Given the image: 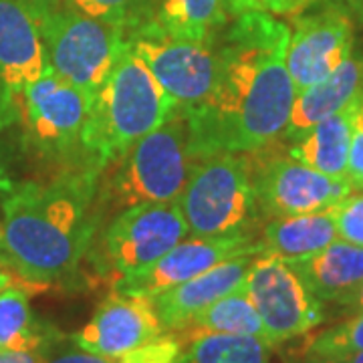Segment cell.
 <instances>
[{"label":"cell","mask_w":363,"mask_h":363,"mask_svg":"<svg viewBox=\"0 0 363 363\" xmlns=\"http://www.w3.org/2000/svg\"><path fill=\"white\" fill-rule=\"evenodd\" d=\"M291 26L269 13L238 14L216 47L204 104L182 111L192 162L262 152L283 138L297 89L286 69Z\"/></svg>","instance_id":"cell-1"},{"label":"cell","mask_w":363,"mask_h":363,"mask_svg":"<svg viewBox=\"0 0 363 363\" xmlns=\"http://www.w3.org/2000/svg\"><path fill=\"white\" fill-rule=\"evenodd\" d=\"M99 168L39 184L25 182L2 202L4 260L25 285H55L71 277L95 233L93 200Z\"/></svg>","instance_id":"cell-2"},{"label":"cell","mask_w":363,"mask_h":363,"mask_svg":"<svg viewBox=\"0 0 363 363\" xmlns=\"http://www.w3.org/2000/svg\"><path fill=\"white\" fill-rule=\"evenodd\" d=\"M176 111L178 105L125 39L109 77L91 104L81 147L89 154L91 166L101 169Z\"/></svg>","instance_id":"cell-3"},{"label":"cell","mask_w":363,"mask_h":363,"mask_svg":"<svg viewBox=\"0 0 363 363\" xmlns=\"http://www.w3.org/2000/svg\"><path fill=\"white\" fill-rule=\"evenodd\" d=\"M178 204L192 238L252 234L260 208L248 160L218 154L194 162Z\"/></svg>","instance_id":"cell-4"},{"label":"cell","mask_w":363,"mask_h":363,"mask_svg":"<svg viewBox=\"0 0 363 363\" xmlns=\"http://www.w3.org/2000/svg\"><path fill=\"white\" fill-rule=\"evenodd\" d=\"M119 160L121 164L109 182V198L117 204L128 208L145 202H176L194 164L184 113L178 109Z\"/></svg>","instance_id":"cell-5"},{"label":"cell","mask_w":363,"mask_h":363,"mask_svg":"<svg viewBox=\"0 0 363 363\" xmlns=\"http://www.w3.org/2000/svg\"><path fill=\"white\" fill-rule=\"evenodd\" d=\"M37 25L52 71L83 91L93 104L116 65L125 33L65 4Z\"/></svg>","instance_id":"cell-6"},{"label":"cell","mask_w":363,"mask_h":363,"mask_svg":"<svg viewBox=\"0 0 363 363\" xmlns=\"http://www.w3.org/2000/svg\"><path fill=\"white\" fill-rule=\"evenodd\" d=\"M157 83L180 111L206 101L216 79V45L190 43L168 35L156 21H142L125 33Z\"/></svg>","instance_id":"cell-7"},{"label":"cell","mask_w":363,"mask_h":363,"mask_svg":"<svg viewBox=\"0 0 363 363\" xmlns=\"http://www.w3.org/2000/svg\"><path fill=\"white\" fill-rule=\"evenodd\" d=\"M242 289L259 311L272 345L307 335L323 323V303L309 291L289 260L255 255Z\"/></svg>","instance_id":"cell-8"},{"label":"cell","mask_w":363,"mask_h":363,"mask_svg":"<svg viewBox=\"0 0 363 363\" xmlns=\"http://www.w3.org/2000/svg\"><path fill=\"white\" fill-rule=\"evenodd\" d=\"M184 238H188V224L178 200L133 204L107 226L105 257L119 279L150 267Z\"/></svg>","instance_id":"cell-9"},{"label":"cell","mask_w":363,"mask_h":363,"mask_svg":"<svg viewBox=\"0 0 363 363\" xmlns=\"http://www.w3.org/2000/svg\"><path fill=\"white\" fill-rule=\"evenodd\" d=\"M240 255H259V247L252 234L204 238L188 236L150 267L116 279L113 293L156 297L157 293L194 279L208 269L220 264L222 260Z\"/></svg>","instance_id":"cell-10"},{"label":"cell","mask_w":363,"mask_h":363,"mask_svg":"<svg viewBox=\"0 0 363 363\" xmlns=\"http://www.w3.org/2000/svg\"><path fill=\"white\" fill-rule=\"evenodd\" d=\"M260 212L271 218L298 216L331 208L353 192L345 178H331L297 162L271 157L252 176Z\"/></svg>","instance_id":"cell-11"},{"label":"cell","mask_w":363,"mask_h":363,"mask_svg":"<svg viewBox=\"0 0 363 363\" xmlns=\"http://www.w3.org/2000/svg\"><path fill=\"white\" fill-rule=\"evenodd\" d=\"M353 21L331 6L295 14L286 49V69L295 89L329 77L353 52Z\"/></svg>","instance_id":"cell-12"},{"label":"cell","mask_w":363,"mask_h":363,"mask_svg":"<svg viewBox=\"0 0 363 363\" xmlns=\"http://www.w3.org/2000/svg\"><path fill=\"white\" fill-rule=\"evenodd\" d=\"M49 67L37 21L18 0H0V128L23 109L26 87Z\"/></svg>","instance_id":"cell-13"},{"label":"cell","mask_w":363,"mask_h":363,"mask_svg":"<svg viewBox=\"0 0 363 363\" xmlns=\"http://www.w3.org/2000/svg\"><path fill=\"white\" fill-rule=\"evenodd\" d=\"M89 109L91 101L85 93L49 67L26 87L21 111L35 143L47 152L61 154L81 145Z\"/></svg>","instance_id":"cell-14"},{"label":"cell","mask_w":363,"mask_h":363,"mask_svg":"<svg viewBox=\"0 0 363 363\" xmlns=\"http://www.w3.org/2000/svg\"><path fill=\"white\" fill-rule=\"evenodd\" d=\"M162 333L164 327L152 297L113 293L97 307L89 323L73 333L71 341L79 350L117 359Z\"/></svg>","instance_id":"cell-15"},{"label":"cell","mask_w":363,"mask_h":363,"mask_svg":"<svg viewBox=\"0 0 363 363\" xmlns=\"http://www.w3.org/2000/svg\"><path fill=\"white\" fill-rule=\"evenodd\" d=\"M255 255H240L152 297L164 331L184 329L208 305L240 289Z\"/></svg>","instance_id":"cell-16"},{"label":"cell","mask_w":363,"mask_h":363,"mask_svg":"<svg viewBox=\"0 0 363 363\" xmlns=\"http://www.w3.org/2000/svg\"><path fill=\"white\" fill-rule=\"evenodd\" d=\"M289 264L321 303L347 307L363 285V247L341 238L307 257L289 259Z\"/></svg>","instance_id":"cell-17"},{"label":"cell","mask_w":363,"mask_h":363,"mask_svg":"<svg viewBox=\"0 0 363 363\" xmlns=\"http://www.w3.org/2000/svg\"><path fill=\"white\" fill-rule=\"evenodd\" d=\"M359 95H363V57L353 51L329 77L295 95L283 138L286 142H295L313 125L337 113Z\"/></svg>","instance_id":"cell-18"},{"label":"cell","mask_w":363,"mask_h":363,"mask_svg":"<svg viewBox=\"0 0 363 363\" xmlns=\"http://www.w3.org/2000/svg\"><path fill=\"white\" fill-rule=\"evenodd\" d=\"M363 101V95L353 99L337 113L325 117L311 130L305 131L298 140L291 142L289 156L309 168L331 178L347 180V157H350L353 119Z\"/></svg>","instance_id":"cell-19"},{"label":"cell","mask_w":363,"mask_h":363,"mask_svg":"<svg viewBox=\"0 0 363 363\" xmlns=\"http://www.w3.org/2000/svg\"><path fill=\"white\" fill-rule=\"evenodd\" d=\"M333 240H337V226L331 208H325L309 214L272 218L264 226L257 247L259 255L289 260L317 252Z\"/></svg>","instance_id":"cell-20"},{"label":"cell","mask_w":363,"mask_h":363,"mask_svg":"<svg viewBox=\"0 0 363 363\" xmlns=\"http://www.w3.org/2000/svg\"><path fill=\"white\" fill-rule=\"evenodd\" d=\"M168 35L212 45L226 25L224 0H162L154 18Z\"/></svg>","instance_id":"cell-21"},{"label":"cell","mask_w":363,"mask_h":363,"mask_svg":"<svg viewBox=\"0 0 363 363\" xmlns=\"http://www.w3.org/2000/svg\"><path fill=\"white\" fill-rule=\"evenodd\" d=\"M271 341L230 333H194L176 363H271Z\"/></svg>","instance_id":"cell-22"},{"label":"cell","mask_w":363,"mask_h":363,"mask_svg":"<svg viewBox=\"0 0 363 363\" xmlns=\"http://www.w3.org/2000/svg\"><path fill=\"white\" fill-rule=\"evenodd\" d=\"M184 329L194 333H230V335H250L267 339V329L262 325L259 311L248 298L245 289H236L224 295L204 311L196 315ZM269 341V339H267Z\"/></svg>","instance_id":"cell-23"},{"label":"cell","mask_w":363,"mask_h":363,"mask_svg":"<svg viewBox=\"0 0 363 363\" xmlns=\"http://www.w3.org/2000/svg\"><path fill=\"white\" fill-rule=\"evenodd\" d=\"M45 327L30 309V293L18 285L0 291V350H47Z\"/></svg>","instance_id":"cell-24"},{"label":"cell","mask_w":363,"mask_h":363,"mask_svg":"<svg viewBox=\"0 0 363 363\" xmlns=\"http://www.w3.org/2000/svg\"><path fill=\"white\" fill-rule=\"evenodd\" d=\"M363 350V311L313 335L305 345V355H341Z\"/></svg>","instance_id":"cell-25"},{"label":"cell","mask_w":363,"mask_h":363,"mask_svg":"<svg viewBox=\"0 0 363 363\" xmlns=\"http://www.w3.org/2000/svg\"><path fill=\"white\" fill-rule=\"evenodd\" d=\"M63 4L123 33L143 21L140 0H65Z\"/></svg>","instance_id":"cell-26"},{"label":"cell","mask_w":363,"mask_h":363,"mask_svg":"<svg viewBox=\"0 0 363 363\" xmlns=\"http://www.w3.org/2000/svg\"><path fill=\"white\" fill-rule=\"evenodd\" d=\"M337 238L363 247V192H351L331 206Z\"/></svg>","instance_id":"cell-27"},{"label":"cell","mask_w":363,"mask_h":363,"mask_svg":"<svg viewBox=\"0 0 363 363\" xmlns=\"http://www.w3.org/2000/svg\"><path fill=\"white\" fill-rule=\"evenodd\" d=\"M182 351V339L176 335H160L135 350L117 357V363H176Z\"/></svg>","instance_id":"cell-28"},{"label":"cell","mask_w":363,"mask_h":363,"mask_svg":"<svg viewBox=\"0 0 363 363\" xmlns=\"http://www.w3.org/2000/svg\"><path fill=\"white\" fill-rule=\"evenodd\" d=\"M313 0H224L226 13L245 14V13H269L279 16H295L307 11Z\"/></svg>","instance_id":"cell-29"},{"label":"cell","mask_w":363,"mask_h":363,"mask_svg":"<svg viewBox=\"0 0 363 363\" xmlns=\"http://www.w3.org/2000/svg\"><path fill=\"white\" fill-rule=\"evenodd\" d=\"M347 180L353 190H363V101L353 119L350 157H347Z\"/></svg>","instance_id":"cell-30"},{"label":"cell","mask_w":363,"mask_h":363,"mask_svg":"<svg viewBox=\"0 0 363 363\" xmlns=\"http://www.w3.org/2000/svg\"><path fill=\"white\" fill-rule=\"evenodd\" d=\"M43 363H117V359L104 357V355H95V353L75 347V350L59 351V353H55L51 357L45 355V362Z\"/></svg>","instance_id":"cell-31"},{"label":"cell","mask_w":363,"mask_h":363,"mask_svg":"<svg viewBox=\"0 0 363 363\" xmlns=\"http://www.w3.org/2000/svg\"><path fill=\"white\" fill-rule=\"evenodd\" d=\"M319 6H331L343 14H347L351 21L363 23V0H313Z\"/></svg>","instance_id":"cell-32"},{"label":"cell","mask_w":363,"mask_h":363,"mask_svg":"<svg viewBox=\"0 0 363 363\" xmlns=\"http://www.w3.org/2000/svg\"><path fill=\"white\" fill-rule=\"evenodd\" d=\"M47 350H0V363H43Z\"/></svg>","instance_id":"cell-33"},{"label":"cell","mask_w":363,"mask_h":363,"mask_svg":"<svg viewBox=\"0 0 363 363\" xmlns=\"http://www.w3.org/2000/svg\"><path fill=\"white\" fill-rule=\"evenodd\" d=\"M25 6L28 14L39 23L40 18H45L47 14H51L52 11L61 9L65 0H18Z\"/></svg>","instance_id":"cell-34"},{"label":"cell","mask_w":363,"mask_h":363,"mask_svg":"<svg viewBox=\"0 0 363 363\" xmlns=\"http://www.w3.org/2000/svg\"><path fill=\"white\" fill-rule=\"evenodd\" d=\"M301 363H363V350L341 355H303Z\"/></svg>","instance_id":"cell-35"},{"label":"cell","mask_w":363,"mask_h":363,"mask_svg":"<svg viewBox=\"0 0 363 363\" xmlns=\"http://www.w3.org/2000/svg\"><path fill=\"white\" fill-rule=\"evenodd\" d=\"M16 281H23V279L6 262H0V291L6 289V286L16 285Z\"/></svg>","instance_id":"cell-36"},{"label":"cell","mask_w":363,"mask_h":363,"mask_svg":"<svg viewBox=\"0 0 363 363\" xmlns=\"http://www.w3.org/2000/svg\"><path fill=\"white\" fill-rule=\"evenodd\" d=\"M13 182H11V178L6 176V172H4V168L0 166V192H11L13 190Z\"/></svg>","instance_id":"cell-37"},{"label":"cell","mask_w":363,"mask_h":363,"mask_svg":"<svg viewBox=\"0 0 363 363\" xmlns=\"http://www.w3.org/2000/svg\"><path fill=\"white\" fill-rule=\"evenodd\" d=\"M347 307H351V309H357V311H363V285L359 286V291L353 295V298H351Z\"/></svg>","instance_id":"cell-38"},{"label":"cell","mask_w":363,"mask_h":363,"mask_svg":"<svg viewBox=\"0 0 363 363\" xmlns=\"http://www.w3.org/2000/svg\"><path fill=\"white\" fill-rule=\"evenodd\" d=\"M0 262H6L4 260V250H2V226H0Z\"/></svg>","instance_id":"cell-39"}]
</instances>
